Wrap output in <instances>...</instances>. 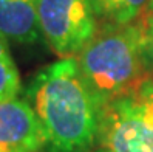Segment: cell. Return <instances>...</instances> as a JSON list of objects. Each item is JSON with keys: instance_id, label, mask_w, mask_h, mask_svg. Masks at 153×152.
<instances>
[{"instance_id": "6da1fadb", "label": "cell", "mask_w": 153, "mask_h": 152, "mask_svg": "<svg viewBox=\"0 0 153 152\" xmlns=\"http://www.w3.org/2000/svg\"><path fill=\"white\" fill-rule=\"evenodd\" d=\"M43 129L45 152H93L101 109L74 58H64L34 75L25 92Z\"/></svg>"}, {"instance_id": "7a4b0ae2", "label": "cell", "mask_w": 153, "mask_h": 152, "mask_svg": "<svg viewBox=\"0 0 153 152\" xmlns=\"http://www.w3.org/2000/svg\"><path fill=\"white\" fill-rule=\"evenodd\" d=\"M74 61L99 109L131 93L150 78L138 20L127 25L99 23Z\"/></svg>"}, {"instance_id": "3957f363", "label": "cell", "mask_w": 153, "mask_h": 152, "mask_svg": "<svg viewBox=\"0 0 153 152\" xmlns=\"http://www.w3.org/2000/svg\"><path fill=\"white\" fill-rule=\"evenodd\" d=\"M97 149L153 152V76L101 109Z\"/></svg>"}, {"instance_id": "277c9868", "label": "cell", "mask_w": 153, "mask_h": 152, "mask_svg": "<svg viewBox=\"0 0 153 152\" xmlns=\"http://www.w3.org/2000/svg\"><path fill=\"white\" fill-rule=\"evenodd\" d=\"M42 37L56 55L74 58L97 31L91 0H37Z\"/></svg>"}, {"instance_id": "5b68a950", "label": "cell", "mask_w": 153, "mask_h": 152, "mask_svg": "<svg viewBox=\"0 0 153 152\" xmlns=\"http://www.w3.org/2000/svg\"><path fill=\"white\" fill-rule=\"evenodd\" d=\"M47 140L26 98L0 103V152H45Z\"/></svg>"}, {"instance_id": "8992f818", "label": "cell", "mask_w": 153, "mask_h": 152, "mask_svg": "<svg viewBox=\"0 0 153 152\" xmlns=\"http://www.w3.org/2000/svg\"><path fill=\"white\" fill-rule=\"evenodd\" d=\"M0 33L17 43H34L42 37L37 0H0Z\"/></svg>"}, {"instance_id": "52a82bcc", "label": "cell", "mask_w": 153, "mask_h": 152, "mask_svg": "<svg viewBox=\"0 0 153 152\" xmlns=\"http://www.w3.org/2000/svg\"><path fill=\"white\" fill-rule=\"evenodd\" d=\"M91 5L99 23L127 25L144 14L150 0H91Z\"/></svg>"}, {"instance_id": "ba28073f", "label": "cell", "mask_w": 153, "mask_h": 152, "mask_svg": "<svg viewBox=\"0 0 153 152\" xmlns=\"http://www.w3.org/2000/svg\"><path fill=\"white\" fill-rule=\"evenodd\" d=\"M22 82L14 61H0V103L20 95Z\"/></svg>"}, {"instance_id": "9c48e42d", "label": "cell", "mask_w": 153, "mask_h": 152, "mask_svg": "<svg viewBox=\"0 0 153 152\" xmlns=\"http://www.w3.org/2000/svg\"><path fill=\"white\" fill-rule=\"evenodd\" d=\"M141 34H142V51L144 61L150 76H153V8H147L138 19Z\"/></svg>"}, {"instance_id": "30bf717a", "label": "cell", "mask_w": 153, "mask_h": 152, "mask_svg": "<svg viewBox=\"0 0 153 152\" xmlns=\"http://www.w3.org/2000/svg\"><path fill=\"white\" fill-rule=\"evenodd\" d=\"M0 61H13L10 48H8V39L0 33Z\"/></svg>"}, {"instance_id": "8fae6325", "label": "cell", "mask_w": 153, "mask_h": 152, "mask_svg": "<svg viewBox=\"0 0 153 152\" xmlns=\"http://www.w3.org/2000/svg\"><path fill=\"white\" fill-rule=\"evenodd\" d=\"M93 152H105V151H102V149H97V148H96V149H94Z\"/></svg>"}, {"instance_id": "7c38bea8", "label": "cell", "mask_w": 153, "mask_h": 152, "mask_svg": "<svg viewBox=\"0 0 153 152\" xmlns=\"http://www.w3.org/2000/svg\"><path fill=\"white\" fill-rule=\"evenodd\" d=\"M150 8H153V0H150V5H149Z\"/></svg>"}]
</instances>
